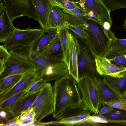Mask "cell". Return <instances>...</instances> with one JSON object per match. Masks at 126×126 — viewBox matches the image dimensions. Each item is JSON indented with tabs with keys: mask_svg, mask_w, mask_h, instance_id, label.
<instances>
[{
	"mask_svg": "<svg viewBox=\"0 0 126 126\" xmlns=\"http://www.w3.org/2000/svg\"><path fill=\"white\" fill-rule=\"evenodd\" d=\"M52 87L54 105L52 115L56 120L66 109L83 103L78 82L69 73L55 80Z\"/></svg>",
	"mask_w": 126,
	"mask_h": 126,
	"instance_id": "6da1fadb",
	"label": "cell"
},
{
	"mask_svg": "<svg viewBox=\"0 0 126 126\" xmlns=\"http://www.w3.org/2000/svg\"><path fill=\"white\" fill-rule=\"evenodd\" d=\"M94 21L86 19L84 28L89 36L86 44L94 59L98 57H106L109 53L111 43L115 36L111 30L101 28Z\"/></svg>",
	"mask_w": 126,
	"mask_h": 126,
	"instance_id": "7a4b0ae2",
	"label": "cell"
},
{
	"mask_svg": "<svg viewBox=\"0 0 126 126\" xmlns=\"http://www.w3.org/2000/svg\"><path fill=\"white\" fill-rule=\"evenodd\" d=\"M78 84L84 105L91 113L97 112L102 106V104L95 85L93 74L83 73Z\"/></svg>",
	"mask_w": 126,
	"mask_h": 126,
	"instance_id": "3957f363",
	"label": "cell"
},
{
	"mask_svg": "<svg viewBox=\"0 0 126 126\" xmlns=\"http://www.w3.org/2000/svg\"><path fill=\"white\" fill-rule=\"evenodd\" d=\"M54 105L52 86L47 83L40 90V93L31 107L35 113L36 122L41 121L45 118L52 114Z\"/></svg>",
	"mask_w": 126,
	"mask_h": 126,
	"instance_id": "277c9868",
	"label": "cell"
},
{
	"mask_svg": "<svg viewBox=\"0 0 126 126\" xmlns=\"http://www.w3.org/2000/svg\"><path fill=\"white\" fill-rule=\"evenodd\" d=\"M76 4L87 15L89 19L102 27L106 22L112 25L110 12L101 0H79Z\"/></svg>",
	"mask_w": 126,
	"mask_h": 126,
	"instance_id": "5b68a950",
	"label": "cell"
},
{
	"mask_svg": "<svg viewBox=\"0 0 126 126\" xmlns=\"http://www.w3.org/2000/svg\"><path fill=\"white\" fill-rule=\"evenodd\" d=\"M43 31L41 28L31 29L16 28L11 35L4 43V47L8 50L18 47L31 45L41 35Z\"/></svg>",
	"mask_w": 126,
	"mask_h": 126,
	"instance_id": "8992f818",
	"label": "cell"
},
{
	"mask_svg": "<svg viewBox=\"0 0 126 126\" xmlns=\"http://www.w3.org/2000/svg\"><path fill=\"white\" fill-rule=\"evenodd\" d=\"M12 21L16 18L26 16L38 21L32 0H3Z\"/></svg>",
	"mask_w": 126,
	"mask_h": 126,
	"instance_id": "52a82bcc",
	"label": "cell"
},
{
	"mask_svg": "<svg viewBox=\"0 0 126 126\" xmlns=\"http://www.w3.org/2000/svg\"><path fill=\"white\" fill-rule=\"evenodd\" d=\"M36 71L38 79H42L46 83L55 81L69 73L68 66L64 61L53 59L44 67Z\"/></svg>",
	"mask_w": 126,
	"mask_h": 126,
	"instance_id": "ba28073f",
	"label": "cell"
},
{
	"mask_svg": "<svg viewBox=\"0 0 126 126\" xmlns=\"http://www.w3.org/2000/svg\"><path fill=\"white\" fill-rule=\"evenodd\" d=\"M31 46L18 47L12 49L9 51L10 53L33 65L36 71L46 65L50 59L47 58L43 54L39 55L32 51Z\"/></svg>",
	"mask_w": 126,
	"mask_h": 126,
	"instance_id": "9c48e42d",
	"label": "cell"
},
{
	"mask_svg": "<svg viewBox=\"0 0 126 126\" xmlns=\"http://www.w3.org/2000/svg\"><path fill=\"white\" fill-rule=\"evenodd\" d=\"M10 54L11 55L5 63V69L0 75V79L11 75L23 74L32 71H36L35 66L31 63Z\"/></svg>",
	"mask_w": 126,
	"mask_h": 126,
	"instance_id": "30bf717a",
	"label": "cell"
},
{
	"mask_svg": "<svg viewBox=\"0 0 126 126\" xmlns=\"http://www.w3.org/2000/svg\"><path fill=\"white\" fill-rule=\"evenodd\" d=\"M93 76L102 107L105 106L106 102L120 96L109 85L105 76L100 75L97 73L95 74H93Z\"/></svg>",
	"mask_w": 126,
	"mask_h": 126,
	"instance_id": "8fae6325",
	"label": "cell"
},
{
	"mask_svg": "<svg viewBox=\"0 0 126 126\" xmlns=\"http://www.w3.org/2000/svg\"><path fill=\"white\" fill-rule=\"evenodd\" d=\"M38 79L36 70L32 71L23 74L17 84L10 90L0 94V103L15 94L23 91H28L33 84Z\"/></svg>",
	"mask_w": 126,
	"mask_h": 126,
	"instance_id": "7c38bea8",
	"label": "cell"
},
{
	"mask_svg": "<svg viewBox=\"0 0 126 126\" xmlns=\"http://www.w3.org/2000/svg\"><path fill=\"white\" fill-rule=\"evenodd\" d=\"M94 59L96 71L99 75L113 78H120L124 76L126 68L114 65L106 57H98Z\"/></svg>",
	"mask_w": 126,
	"mask_h": 126,
	"instance_id": "4fadbf2b",
	"label": "cell"
},
{
	"mask_svg": "<svg viewBox=\"0 0 126 126\" xmlns=\"http://www.w3.org/2000/svg\"><path fill=\"white\" fill-rule=\"evenodd\" d=\"M70 44L69 66V73L78 82L80 76L78 67V60L80 44L70 32L69 33Z\"/></svg>",
	"mask_w": 126,
	"mask_h": 126,
	"instance_id": "5bb4252c",
	"label": "cell"
},
{
	"mask_svg": "<svg viewBox=\"0 0 126 126\" xmlns=\"http://www.w3.org/2000/svg\"><path fill=\"white\" fill-rule=\"evenodd\" d=\"M41 27L48 28L49 15L53 6L55 5L51 0H32Z\"/></svg>",
	"mask_w": 126,
	"mask_h": 126,
	"instance_id": "9a60e30c",
	"label": "cell"
},
{
	"mask_svg": "<svg viewBox=\"0 0 126 126\" xmlns=\"http://www.w3.org/2000/svg\"><path fill=\"white\" fill-rule=\"evenodd\" d=\"M78 67L80 77L84 72L92 74L97 73L94 59L85 47H83L80 44L78 60Z\"/></svg>",
	"mask_w": 126,
	"mask_h": 126,
	"instance_id": "2e32d148",
	"label": "cell"
},
{
	"mask_svg": "<svg viewBox=\"0 0 126 126\" xmlns=\"http://www.w3.org/2000/svg\"><path fill=\"white\" fill-rule=\"evenodd\" d=\"M58 32V29H56L48 28L43 29L41 35L31 45V50L39 54H42Z\"/></svg>",
	"mask_w": 126,
	"mask_h": 126,
	"instance_id": "e0dca14e",
	"label": "cell"
},
{
	"mask_svg": "<svg viewBox=\"0 0 126 126\" xmlns=\"http://www.w3.org/2000/svg\"><path fill=\"white\" fill-rule=\"evenodd\" d=\"M13 24L7 9L0 4V42L4 43L16 29Z\"/></svg>",
	"mask_w": 126,
	"mask_h": 126,
	"instance_id": "ac0fdd59",
	"label": "cell"
},
{
	"mask_svg": "<svg viewBox=\"0 0 126 126\" xmlns=\"http://www.w3.org/2000/svg\"><path fill=\"white\" fill-rule=\"evenodd\" d=\"M40 90L31 94H27L13 107L6 111L7 115L5 119L7 120L11 117L20 114L31 108L38 96Z\"/></svg>",
	"mask_w": 126,
	"mask_h": 126,
	"instance_id": "d6986e66",
	"label": "cell"
},
{
	"mask_svg": "<svg viewBox=\"0 0 126 126\" xmlns=\"http://www.w3.org/2000/svg\"><path fill=\"white\" fill-rule=\"evenodd\" d=\"M62 10L67 23L71 25L85 26L86 24V19H89L87 15L79 8Z\"/></svg>",
	"mask_w": 126,
	"mask_h": 126,
	"instance_id": "ffe728a7",
	"label": "cell"
},
{
	"mask_svg": "<svg viewBox=\"0 0 126 126\" xmlns=\"http://www.w3.org/2000/svg\"><path fill=\"white\" fill-rule=\"evenodd\" d=\"M91 113L84 105L83 103L75 107L66 109L59 117H71L77 119L79 121V126L91 116Z\"/></svg>",
	"mask_w": 126,
	"mask_h": 126,
	"instance_id": "44dd1931",
	"label": "cell"
},
{
	"mask_svg": "<svg viewBox=\"0 0 126 126\" xmlns=\"http://www.w3.org/2000/svg\"><path fill=\"white\" fill-rule=\"evenodd\" d=\"M66 23L62 9L57 6H53L49 15L47 28L58 29L65 26Z\"/></svg>",
	"mask_w": 126,
	"mask_h": 126,
	"instance_id": "7402d4cb",
	"label": "cell"
},
{
	"mask_svg": "<svg viewBox=\"0 0 126 126\" xmlns=\"http://www.w3.org/2000/svg\"><path fill=\"white\" fill-rule=\"evenodd\" d=\"M58 29L61 46V58L62 60L66 63L68 68L70 57L69 32L65 26Z\"/></svg>",
	"mask_w": 126,
	"mask_h": 126,
	"instance_id": "603a6c76",
	"label": "cell"
},
{
	"mask_svg": "<svg viewBox=\"0 0 126 126\" xmlns=\"http://www.w3.org/2000/svg\"><path fill=\"white\" fill-rule=\"evenodd\" d=\"M105 76L109 85L120 97H123L126 95V70L124 72V76L120 78Z\"/></svg>",
	"mask_w": 126,
	"mask_h": 126,
	"instance_id": "cb8c5ba5",
	"label": "cell"
},
{
	"mask_svg": "<svg viewBox=\"0 0 126 126\" xmlns=\"http://www.w3.org/2000/svg\"><path fill=\"white\" fill-rule=\"evenodd\" d=\"M61 51L60 41L58 32L47 47L43 54L47 58L58 60H62L59 55Z\"/></svg>",
	"mask_w": 126,
	"mask_h": 126,
	"instance_id": "d4e9b609",
	"label": "cell"
},
{
	"mask_svg": "<svg viewBox=\"0 0 126 126\" xmlns=\"http://www.w3.org/2000/svg\"><path fill=\"white\" fill-rule=\"evenodd\" d=\"M126 55V39L114 37L110 46L109 52L106 58L110 59L116 56Z\"/></svg>",
	"mask_w": 126,
	"mask_h": 126,
	"instance_id": "484cf974",
	"label": "cell"
},
{
	"mask_svg": "<svg viewBox=\"0 0 126 126\" xmlns=\"http://www.w3.org/2000/svg\"><path fill=\"white\" fill-rule=\"evenodd\" d=\"M102 115L106 119L108 123L126 125V110L114 108L110 111Z\"/></svg>",
	"mask_w": 126,
	"mask_h": 126,
	"instance_id": "4316f807",
	"label": "cell"
},
{
	"mask_svg": "<svg viewBox=\"0 0 126 126\" xmlns=\"http://www.w3.org/2000/svg\"><path fill=\"white\" fill-rule=\"evenodd\" d=\"M23 74L11 75L0 79V94L6 92L14 87L20 80Z\"/></svg>",
	"mask_w": 126,
	"mask_h": 126,
	"instance_id": "83f0119b",
	"label": "cell"
},
{
	"mask_svg": "<svg viewBox=\"0 0 126 126\" xmlns=\"http://www.w3.org/2000/svg\"><path fill=\"white\" fill-rule=\"evenodd\" d=\"M27 91H23L15 94L0 103V110L7 111L15 106L27 94Z\"/></svg>",
	"mask_w": 126,
	"mask_h": 126,
	"instance_id": "f1b7e54d",
	"label": "cell"
},
{
	"mask_svg": "<svg viewBox=\"0 0 126 126\" xmlns=\"http://www.w3.org/2000/svg\"><path fill=\"white\" fill-rule=\"evenodd\" d=\"M111 12L113 11L126 8V0H101Z\"/></svg>",
	"mask_w": 126,
	"mask_h": 126,
	"instance_id": "f546056e",
	"label": "cell"
},
{
	"mask_svg": "<svg viewBox=\"0 0 126 126\" xmlns=\"http://www.w3.org/2000/svg\"><path fill=\"white\" fill-rule=\"evenodd\" d=\"M65 26L68 29L73 32L79 38L85 39L89 36L87 32L85 29V26L73 25L67 23Z\"/></svg>",
	"mask_w": 126,
	"mask_h": 126,
	"instance_id": "4dcf8cb0",
	"label": "cell"
},
{
	"mask_svg": "<svg viewBox=\"0 0 126 126\" xmlns=\"http://www.w3.org/2000/svg\"><path fill=\"white\" fill-rule=\"evenodd\" d=\"M105 105L112 106L114 108L126 110V95L124 97H119L106 102Z\"/></svg>",
	"mask_w": 126,
	"mask_h": 126,
	"instance_id": "1f68e13d",
	"label": "cell"
},
{
	"mask_svg": "<svg viewBox=\"0 0 126 126\" xmlns=\"http://www.w3.org/2000/svg\"><path fill=\"white\" fill-rule=\"evenodd\" d=\"M11 55V54L4 46H0V75L4 71L5 63Z\"/></svg>",
	"mask_w": 126,
	"mask_h": 126,
	"instance_id": "d6a6232c",
	"label": "cell"
},
{
	"mask_svg": "<svg viewBox=\"0 0 126 126\" xmlns=\"http://www.w3.org/2000/svg\"><path fill=\"white\" fill-rule=\"evenodd\" d=\"M55 5L62 9H71L75 8H79L75 3L69 0H51Z\"/></svg>",
	"mask_w": 126,
	"mask_h": 126,
	"instance_id": "836d02e7",
	"label": "cell"
},
{
	"mask_svg": "<svg viewBox=\"0 0 126 126\" xmlns=\"http://www.w3.org/2000/svg\"><path fill=\"white\" fill-rule=\"evenodd\" d=\"M57 124H63L66 126H79V121L76 119L71 117H61L56 120Z\"/></svg>",
	"mask_w": 126,
	"mask_h": 126,
	"instance_id": "e575fe53",
	"label": "cell"
},
{
	"mask_svg": "<svg viewBox=\"0 0 126 126\" xmlns=\"http://www.w3.org/2000/svg\"><path fill=\"white\" fill-rule=\"evenodd\" d=\"M109 59L114 65L118 67L126 68V55L116 56Z\"/></svg>",
	"mask_w": 126,
	"mask_h": 126,
	"instance_id": "d590c367",
	"label": "cell"
},
{
	"mask_svg": "<svg viewBox=\"0 0 126 126\" xmlns=\"http://www.w3.org/2000/svg\"><path fill=\"white\" fill-rule=\"evenodd\" d=\"M47 83L42 79H38L32 85L27 91V94H31L40 90Z\"/></svg>",
	"mask_w": 126,
	"mask_h": 126,
	"instance_id": "8d00e7d4",
	"label": "cell"
},
{
	"mask_svg": "<svg viewBox=\"0 0 126 126\" xmlns=\"http://www.w3.org/2000/svg\"><path fill=\"white\" fill-rule=\"evenodd\" d=\"M20 114L21 116L25 117L26 120L34 118L35 115V113L31 107Z\"/></svg>",
	"mask_w": 126,
	"mask_h": 126,
	"instance_id": "74e56055",
	"label": "cell"
},
{
	"mask_svg": "<svg viewBox=\"0 0 126 126\" xmlns=\"http://www.w3.org/2000/svg\"><path fill=\"white\" fill-rule=\"evenodd\" d=\"M114 108V107L112 106L109 105H106L103 107L102 108L97 112L94 114L92 115L93 116H98L103 115L110 111Z\"/></svg>",
	"mask_w": 126,
	"mask_h": 126,
	"instance_id": "f35d334b",
	"label": "cell"
},
{
	"mask_svg": "<svg viewBox=\"0 0 126 126\" xmlns=\"http://www.w3.org/2000/svg\"><path fill=\"white\" fill-rule=\"evenodd\" d=\"M34 118L26 120L22 122L19 124V126H28V125L35 122Z\"/></svg>",
	"mask_w": 126,
	"mask_h": 126,
	"instance_id": "ab89813d",
	"label": "cell"
},
{
	"mask_svg": "<svg viewBox=\"0 0 126 126\" xmlns=\"http://www.w3.org/2000/svg\"><path fill=\"white\" fill-rule=\"evenodd\" d=\"M111 25H112L109 22H106L103 23V27L105 29L107 30H109L110 29Z\"/></svg>",
	"mask_w": 126,
	"mask_h": 126,
	"instance_id": "60d3db41",
	"label": "cell"
},
{
	"mask_svg": "<svg viewBox=\"0 0 126 126\" xmlns=\"http://www.w3.org/2000/svg\"><path fill=\"white\" fill-rule=\"evenodd\" d=\"M0 115L1 118L5 119L7 115V112L4 110H0Z\"/></svg>",
	"mask_w": 126,
	"mask_h": 126,
	"instance_id": "b9f144b4",
	"label": "cell"
},
{
	"mask_svg": "<svg viewBox=\"0 0 126 126\" xmlns=\"http://www.w3.org/2000/svg\"><path fill=\"white\" fill-rule=\"evenodd\" d=\"M69 0L75 3L76 4L79 0Z\"/></svg>",
	"mask_w": 126,
	"mask_h": 126,
	"instance_id": "7bdbcfd3",
	"label": "cell"
},
{
	"mask_svg": "<svg viewBox=\"0 0 126 126\" xmlns=\"http://www.w3.org/2000/svg\"><path fill=\"white\" fill-rule=\"evenodd\" d=\"M122 27L124 29H126V24L124 23L122 25Z\"/></svg>",
	"mask_w": 126,
	"mask_h": 126,
	"instance_id": "ee69618b",
	"label": "cell"
},
{
	"mask_svg": "<svg viewBox=\"0 0 126 126\" xmlns=\"http://www.w3.org/2000/svg\"><path fill=\"white\" fill-rule=\"evenodd\" d=\"M125 24H126V18L125 19V23H124Z\"/></svg>",
	"mask_w": 126,
	"mask_h": 126,
	"instance_id": "f6af8a7d",
	"label": "cell"
}]
</instances>
